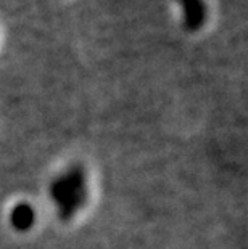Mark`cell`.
I'll return each instance as SVG.
<instances>
[{
	"instance_id": "6da1fadb",
	"label": "cell",
	"mask_w": 248,
	"mask_h": 249,
	"mask_svg": "<svg viewBox=\"0 0 248 249\" xmlns=\"http://www.w3.org/2000/svg\"><path fill=\"white\" fill-rule=\"evenodd\" d=\"M50 198L61 220H71L87 203V177L82 166H71L50 185Z\"/></svg>"
},
{
	"instance_id": "7a4b0ae2",
	"label": "cell",
	"mask_w": 248,
	"mask_h": 249,
	"mask_svg": "<svg viewBox=\"0 0 248 249\" xmlns=\"http://www.w3.org/2000/svg\"><path fill=\"white\" fill-rule=\"evenodd\" d=\"M184 8V23L187 31H198L207 21V5L203 0H179Z\"/></svg>"
},
{
	"instance_id": "3957f363",
	"label": "cell",
	"mask_w": 248,
	"mask_h": 249,
	"mask_svg": "<svg viewBox=\"0 0 248 249\" xmlns=\"http://www.w3.org/2000/svg\"><path fill=\"white\" fill-rule=\"evenodd\" d=\"M34 222H36V213L28 203H19L12 209V214H10V224L13 225L15 230L28 231L33 229Z\"/></svg>"
}]
</instances>
